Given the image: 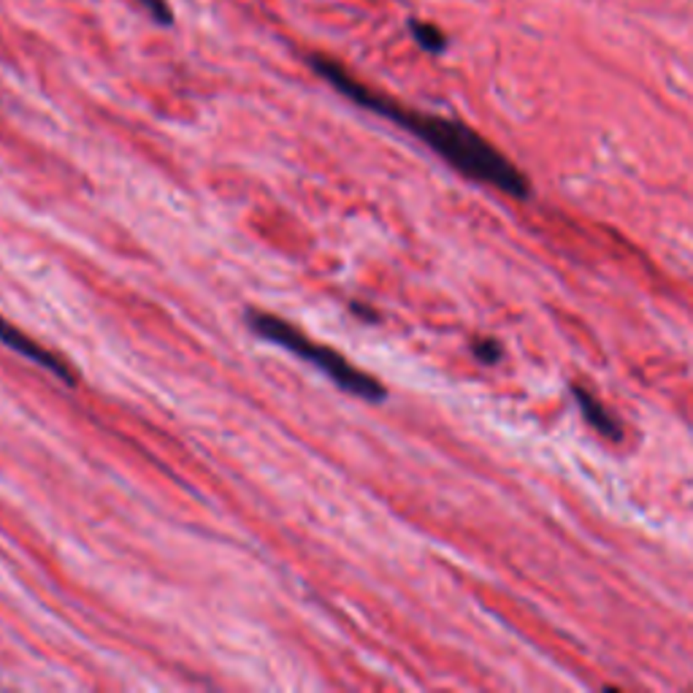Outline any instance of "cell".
I'll return each mask as SVG.
<instances>
[{"label":"cell","mask_w":693,"mask_h":693,"mask_svg":"<svg viewBox=\"0 0 693 693\" xmlns=\"http://www.w3.org/2000/svg\"><path fill=\"white\" fill-rule=\"evenodd\" d=\"M349 309H352V315H357V317L366 320V323H376V320H379V315H376L374 309H368L366 304H360V301H352Z\"/></svg>","instance_id":"cell-8"},{"label":"cell","mask_w":693,"mask_h":693,"mask_svg":"<svg viewBox=\"0 0 693 693\" xmlns=\"http://www.w3.org/2000/svg\"><path fill=\"white\" fill-rule=\"evenodd\" d=\"M409 30H412L417 46L425 49L428 54H442L447 49V35L436 24H431V22H409Z\"/></svg>","instance_id":"cell-5"},{"label":"cell","mask_w":693,"mask_h":693,"mask_svg":"<svg viewBox=\"0 0 693 693\" xmlns=\"http://www.w3.org/2000/svg\"><path fill=\"white\" fill-rule=\"evenodd\" d=\"M571 393H574V401L580 404V412H582V417H585V423H588L591 428H596L601 436H607V439H612V442H620V439H623V425H620V420H618L591 390L574 385Z\"/></svg>","instance_id":"cell-4"},{"label":"cell","mask_w":693,"mask_h":693,"mask_svg":"<svg viewBox=\"0 0 693 693\" xmlns=\"http://www.w3.org/2000/svg\"><path fill=\"white\" fill-rule=\"evenodd\" d=\"M472 352H474V357L480 360V363H485V366H493V363H499L502 360V345L496 342V339H488V337H483V339H474L472 342Z\"/></svg>","instance_id":"cell-6"},{"label":"cell","mask_w":693,"mask_h":693,"mask_svg":"<svg viewBox=\"0 0 693 693\" xmlns=\"http://www.w3.org/2000/svg\"><path fill=\"white\" fill-rule=\"evenodd\" d=\"M309 65L320 79H326L334 90H339L352 103H357L360 109H368V112L401 125L406 133L417 136L423 144H428L442 161H447L464 176H469L474 181H483V184H491V187H499L502 192L520 198V200L528 198L531 184H528L525 173L515 169L477 131L466 128L458 120L423 114V112H415V109H406V106L395 103L393 98H387V95L371 90L368 84L357 82L342 63H337L331 57L309 54Z\"/></svg>","instance_id":"cell-1"},{"label":"cell","mask_w":693,"mask_h":693,"mask_svg":"<svg viewBox=\"0 0 693 693\" xmlns=\"http://www.w3.org/2000/svg\"><path fill=\"white\" fill-rule=\"evenodd\" d=\"M247 326L252 334H258L260 339L266 342H274V345L285 346L290 349L293 355H298L301 360L312 363L317 371H323L331 382H337L345 393L355 395V398H363V401H385L387 398V390L385 385L366 374L363 368L352 366L346 360L342 352H337L334 346L317 345L312 339H307L296 326H290L288 320L277 317V315H268V312H247Z\"/></svg>","instance_id":"cell-2"},{"label":"cell","mask_w":693,"mask_h":693,"mask_svg":"<svg viewBox=\"0 0 693 693\" xmlns=\"http://www.w3.org/2000/svg\"><path fill=\"white\" fill-rule=\"evenodd\" d=\"M0 345L8 346L11 352H16V355H22L24 360H30V363H35V366H41L44 371H49V374H54L60 382H65V385H76V371L57 355V352H52L49 346L38 345L35 339H30L27 334H22L16 326H11L5 317H0Z\"/></svg>","instance_id":"cell-3"},{"label":"cell","mask_w":693,"mask_h":693,"mask_svg":"<svg viewBox=\"0 0 693 693\" xmlns=\"http://www.w3.org/2000/svg\"><path fill=\"white\" fill-rule=\"evenodd\" d=\"M155 22H161V24H171L173 22V11H171V3L169 0H136Z\"/></svg>","instance_id":"cell-7"}]
</instances>
